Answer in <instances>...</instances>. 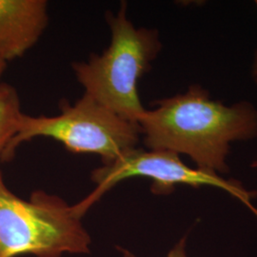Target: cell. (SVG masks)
<instances>
[{
    "instance_id": "cell-1",
    "label": "cell",
    "mask_w": 257,
    "mask_h": 257,
    "mask_svg": "<svg viewBox=\"0 0 257 257\" xmlns=\"http://www.w3.org/2000/svg\"><path fill=\"white\" fill-rule=\"evenodd\" d=\"M138 125L149 150L183 154L197 169L217 175L228 173L226 159L233 141L257 137V110L248 102L230 107L213 101L200 86L156 103Z\"/></svg>"
},
{
    "instance_id": "cell-2",
    "label": "cell",
    "mask_w": 257,
    "mask_h": 257,
    "mask_svg": "<svg viewBox=\"0 0 257 257\" xmlns=\"http://www.w3.org/2000/svg\"><path fill=\"white\" fill-rule=\"evenodd\" d=\"M106 19L110 45L101 55L72 67L86 94L138 124L146 109L139 98L138 82L161 50L159 35L155 29L136 27L127 17L124 2L116 15L108 13Z\"/></svg>"
},
{
    "instance_id": "cell-3",
    "label": "cell",
    "mask_w": 257,
    "mask_h": 257,
    "mask_svg": "<svg viewBox=\"0 0 257 257\" xmlns=\"http://www.w3.org/2000/svg\"><path fill=\"white\" fill-rule=\"evenodd\" d=\"M81 216L60 197L37 191L30 200L11 192L0 171V257L88 253Z\"/></svg>"
},
{
    "instance_id": "cell-4",
    "label": "cell",
    "mask_w": 257,
    "mask_h": 257,
    "mask_svg": "<svg viewBox=\"0 0 257 257\" xmlns=\"http://www.w3.org/2000/svg\"><path fill=\"white\" fill-rule=\"evenodd\" d=\"M59 107L55 116L23 113L1 161L12 160L22 143L36 138H52L73 153L98 155L103 165L137 148L141 135L138 123L121 117L92 96L84 93L73 105L63 100Z\"/></svg>"
},
{
    "instance_id": "cell-5",
    "label": "cell",
    "mask_w": 257,
    "mask_h": 257,
    "mask_svg": "<svg viewBox=\"0 0 257 257\" xmlns=\"http://www.w3.org/2000/svg\"><path fill=\"white\" fill-rule=\"evenodd\" d=\"M136 176L153 180L152 192L156 194H170L178 184L189 185L193 188L212 186L237 198L257 216V209L251 203L255 193L247 191L238 181L226 180L218 175L200 169H192L184 163L179 155L173 152L145 151L138 148L120 156L110 164L94 170L92 180L96 187L80 202L74 205V210L82 217L94 203L116 184Z\"/></svg>"
},
{
    "instance_id": "cell-6",
    "label": "cell",
    "mask_w": 257,
    "mask_h": 257,
    "mask_svg": "<svg viewBox=\"0 0 257 257\" xmlns=\"http://www.w3.org/2000/svg\"><path fill=\"white\" fill-rule=\"evenodd\" d=\"M49 23L45 0H0V60L20 58L35 46Z\"/></svg>"
},
{
    "instance_id": "cell-7",
    "label": "cell",
    "mask_w": 257,
    "mask_h": 257,
    "mask_svg": "<svg viewBox=\"0 0 257 257\" xmlns=\"http://www.w3.org/2000/svg\"><path fill=\"white\" fill-rule=\"evenodd\" d=\"M22 114L19 92L12 85L0 81V160L18 132Z\"/></svg>"
},
{
    "instance_id": "cell-8",
    "label": "cell",
    "mask_w": 257,
    "mask_h": 257,
    "mask_svg": "<svg viewBox=\"0 0 257 257\" xmlns=\"http://www.w3.org/2000/svg\"><path fill=\"white\" fill-rule=\"evenodd\" d=\"M186 237L181 239L174 248H172L167 257H188L186 254ZM123 257H137L135 254H133L131 251H128V249L125 248H121L120 249Z\"/></svg>"
},
{
    "instance_id": "cell-9",
    "label": "cell",
    "mask_w": 257,
    "mask_h": 257,
    "mask_svg": "<svg viewBox=\"0 0 257 257\" xmlns=\"http://www.w3.org/2000/svg\"><path fill=\"white\" fill-rule=\"evenodd\" d=\"M257 5V1H256ZM252 76L257 83V52L255 55V58H254V62H253V66H252Z\"/></svg>"
},
{
    "instance_id": "cell-10",
    "label": "cell",
    "mask_w": 257,
    "mask_h": 257,
    "mask_svg": "<svg viewBox=\"0 0 257 257\" xmlns=\"http://www.w3.org/2000/svg\"><path fill=\"white\" fill-rule=\"evenodd\" d=\"M6 67H7V63L2 61V60H0V79H1L2 75H3L5 70H6Z\"/></svg>"
},
{
    "instance_id": "cell-11",
    "label": "cell",
    "mask_w": 257,
    "mask_h": 257,
    "mask_svg": "<svg viewBox=\"0 0 257 257\" xmlns=\"http://www.w3.org/2000/svg\"><path fill=\"white\" fill-rule=\"evenodd\" d=\"M252 166H253V167H257V158L256 160H255V161L253 162V164H252Z\"/></svg>"
}]
</instances>
